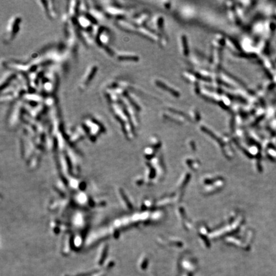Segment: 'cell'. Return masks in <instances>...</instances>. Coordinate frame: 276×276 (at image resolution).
I'll return each instance as SVG.
<instances>
[{
  "instance_id": "obj_1",
  "label": "cell",
  "mask_w": 276,
  "mask_h": 276,
  "mask_svg": "<svg viewBox=\"0 0 276 276\" xmlns=\"http://www.w3.org/2000/svg\"><path fill=\"white\" fill-rule=\"evenodd\" d=\"M93 273H95V272H89V273H79L78 275H76L75 276H91V275H93Z\"/></svg>"
}]
</instances>
